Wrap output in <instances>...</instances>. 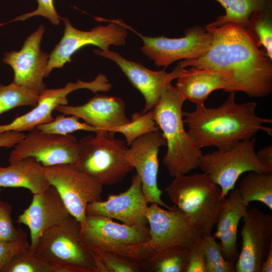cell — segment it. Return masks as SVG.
Wrapping results in <instances>:
<instances>
[{"mask_svg":"<svg viewBox=\"0 0 272 272\" xmlns=\"http://www.w3.org/2000/svg\"><path fill=\"white\" fill-rule=\"evenodd\" d=\"M240 253L235 263L236 272H260L272 246V216L253 208L243 216Z\"/></svg>","mask_w":272,"mask_h":272,"instance_id":"obj_15","label":"cell"},{"mask_svg":"<svg viewBox=\"0 0 272 272\" xmlns=\"http://www.w3.org/2000/svg\"><path fill=\"white\" fill-rule=\"evenodd\" d=\"M22 132L14 130L0 133V147L11 148L14 147L25 137Z\"/></svg>","mask_w":272,"mask_h":272,"instance_id":"obj_40","label":"cell"},{"mask_svg":"<svg viewBox=\"0 0 272 272\" xmlns=\"http://www.w3.org/2000/svg\"><path fill=\"white\" fill-rule=\"evenodd\" d=\"M185 272H208L203 246L202 236L190 248Z\"/></svg>","mask_w":272,"mask_h":272,"instance_id":"obj_39","label":"cell"},{"mask_svg":"<svg viewBox=\"0 0 272 272\" xmlns=\"http://www.w3.org/2000/svg\"><path fill=\"white\" fill-rule=\"evenodd\" d=\"M256 139L240 141L223 150L203 154L198 167L221 188L225 198L243 173L256 171L272 173V168L261 162L255 151Z\"/></svg>","mask_w":272,"mask_h":272,"instance_id":"obj_7","label":"cell"},{"mask_svg":"<svg viewBox=\"0 0 272 272\" xmlns=\"http://www.w3.org/2000/svg\"><path fill=\"white\" fill-rule=\"evenodd\" d=\"M38 2L37 8L29 13H26L11 20L8 23L0 24L2 26L7 23H12L18 21H24L28 18L36 16H41L48 19L54 25L57 26L61 20L56 12L54 6V0H37Z\"/></svg>","mask_w":272,"mask_h":272,"instance_id":"obj_37","label":"cell"},{"mask_svg":"<svg viewBox=\"0 0 272 272\" xmlns=\"http://www.w3.org/2000/svg\"><path fill=\"white\" fill-rule=\"evenodd\" d=\"M58 115L50 122L38 124L36 128L43 132L58 134H69L78 130L97 133L99 130L93 126L79 121V118L74 115ZM104 131V130H103Z\"/></svg>","mask_w":272,"mask_h":272,"instance_id":"obj_34","label":"cell"},{"mask_svg":"<svg viewBox=\"0 0 272 272\" xmlns=\"http://www.w3.org/2000/svg\"><path fill=\"white\" fill-rule=\"evenodd\" d=\"M12 211L10 204L0 199V241L12 242L27 235L23 229L14 227L11 216Z\"/></svg>","mask_w":272,"mask_h":272,"instance_id":"obj_36","label":"cell"},{"mask_svg":"<svg viewBox=\"0 0 272 272\" xmlns=\"http://www.w3.org/2000/svg\"><path fill=\"white\" fill-rule=\"evenodd\" d=\"M185 100L171 83L164 90L153 109L154 120L167 147L162 162L173 178L198 167L203 155L184 127L182 106Z\"/></svg>","mask_w":272,"mask_h":272,"instance_id":"obj_3","label":"cell"},{"mask_svg":"<svg viewBox=\"0 0 272 272\" xmlns=\"http://www.w3.org/2000/svg\"><path fill=\"white\" fill-rule=\"evenodd\" d=\"M50 185L42 165L28 157L0 166L1 187H23L35 194L43 192Z\"/></svg>","mask_w":272,"mask_h":272,"instance_id":"obj_24","label":"cell"},{"mask_svg":"<svg viewBox=\"0 0 272 272\" xmlns=\"http://www.w3.org/2000/svg\"><path fill=\"white\" fill-rule=\"evenodd\" d=\"M44 30L41 25L26 39L19 51L6 52L3 59L13 70V82L38 95L46 89L43 78L49 55L40 49Z\"/></svg>","mask_w":272,"mask_h":272,"instance_id":"obj_14","label":"cell"},{"mask_svg":"<svg viewBox=\"0 0 272 272\" xmlns=\"http://www.w3.org/2000/svg\"><path fill=\"white\" fill-rule=\"evenodd\" d=\"M94 52L113 60L131 85L142 94L145 101L141 111L143 113L154 108L165 88L180 75V68L178 66L170 73L166 72L165 68L160 71H153L140 63L126 59L116 52L100 49H95Z\"/></svg>","mask_w":272,"mask_h":272,"instance_id":"obj_18","label":"cell"},{"mask_svg":"<svg viewBox=\"0 0 272 272\" xmlns=\"http://www.w3.org/2000/svg\"><path fill=\"white\" fill-rule=\"evenodd\" d=\"M86 227L80 235L116 244H137L149 241V232L119 224L101 215H86Z\"/></svg>","mask_w":272,"mask_h":272,"instance_id":"obj_23","label":"cell"},{"mask_svg":"<svg viewBox=\"0 0 272 272\" xmlns=\"http://www.w3.org/2000/svg\"><path fill=\"white\" fill-rule=\"evenodd\" d=\"M146 218L149 225V240L153 250L173 246L191 248L203 234L187 221L176 208L164 209L156 203L148 206Z\"/></svg>","mask_w":272,"mask_h":272,"instance_id":"obj_13","label":"cell"},{"mask_svg":"<svg viewBox=\"0 0 272 272\" xmlns=\"http://www.w3.org/2000/svg\"><path fill=\"white\" fill-rule=\"evenodd\" d=\"M189 249L173 246L153 250L147 260L149 271L185 272Z\"/></svg>","mask_w":272,"mask_h":272,"instance_id":"obj_28","label":"cell"},{"mask_svg":"<svg viewBox=\"0 0 272 272\" xmlns=\"http://www.w3.org/2000/svg\"><path fill=\"white\" fill-rule=\"evenodd\" d=\"M81 225L71 215L46 230L34 252L62 272H96L91 256L81 239Z\"/></svg>","mask_w":272,"mask_h":272,"instance_id":"obj_6","label":"cell"},{"mask_svg":"<svg viewBox=\"0 0 272 272\" xmlns=\"http://www.w3.org/2000/svg\"><path fill=\"white\" fill-rule=\"evenodd\" d=\"M256 155L261 162L272 168V145L261 149L256 152Z\"/></svg>","mask_w":272,"mask_h":272,"instance_id":"obj_41","label":"cell"},{"mask_svg":"<svg viewBox=\"0 0 272 272\" xmlns=\"http://www.w3.org/2000/svg\"><path fill=\"white\" fill-rule=\"evenodd\" d=\"M14 148L10 154L9 163L31 157L44 167L61 164L75 165L78 157L79 143L70 134L46 133L36 128L29 131Z\"/></svg>","mask_w":272,"mask_h":272,"instance_id":"obj_11","label":"cell"},{"mask_svg":"<svg viewBox=\"0 0 272 272\" xmlns=\"http://www.w3.org/2000/svg\"><path fill=\"white\" fill-rule=\"evenodd\" d=\"M225 198L218 220L215 238L220 240L225 258L235 265L238 259L237 230L239 222L248 210L242 200L239 188L234 187Z\"/></svg>","mask_w":272,"mask_h":272,"instance_id":"obj_21","label":"cell"},{"mask_svg":"<svg viewBox=\"0 0 272 272\" xmlns=\"http://www.w3.org/2000/svg\"><path fill=\"white\" fill-rule=\"evenodd\" d=\"M81 239L88 251L107 252L146 266L153 250L147 242L137 244H116L105 242L81 235Z\"/></svg>","mask_w":272,"mask_h":272,"instance_id":"obj_25","label":"cell"},{"mask_svg":"<svg viewBox=\"0 0 272 272\" xmlns=\"http://www.w3.org/2000/svg\"><path fill=\"white\" fill-rule=\"evenodd\" d=\"M112 88L106 76L100 74L91 82L79 79L76 83L69 82L62 88L45 89L39 95L37 105L29 112L15 118L11 122L0 125V133L14 130L31 131L37 125L52 121V113L58 105H67V95L80 89H87L94 93L107 92Z\"/></svg>","mask_w":272,"mask_h":272,"instance_id":"obj_12","label":"cell"},{"mask_svg":"<svg viewBox=\"0 0 272 272\" xmlns=\"http://www.w3.org/2000/svg\"><path fill=\"white\" fill-rule=\"evenodd\" d=\"M88 251L94 263L96 272L148 271L146 266L115 255L98 251Z\"/></svg>","mask_w":272,"mask_h":272,"instance_id":"obj_32","label":"cell"},{"mask_svg":"<svg viewBox=\"0 0 272 272\" xmlns=\"http://www.w3.org/2000/svg\"><path fill=\"white\" fill-rule=\"evenodd\" d=\"M55 111L74 115L99 130L111 131L130 121L125 113V104L120 97L96 94L81 105H58Z\"/></svg>","mask_w":272,"mask_h":272,"instance_id":"obj_20","label":"cell"},{"mask_svg":"<svg viewBox=\"0 0 272 272\" xmlns=\"http://www.w3.org/2000/svg\"><path fill=\"white\" fill-rule=\"evenodd\" d=\"M4 272H62L57 267L45 261L29 248L16 255Z\"/></svg>","mask_w":272,"mask_h":272,"instance_id":"obj_33","label":"cell"},{"mask_svg":"<svg viewBox=\"0 0 272 272\" xmlns=\"http://www.w3.org/2000/svg\"><path fill=\"white\" fill-rule=\"evenodd\" d=\"M104 130L78 141L79 152L75 166L104 185L121 182L134 168L125 141Z\"/></svg>","mask_w":272,"mask_h":272,"instance_id":"obj_5","label":"cell"},{"mask_svg":"<svg viewBox=\"0 0 272 272\" xmlns=\"http://www.w3.org/2000/svg\"><path fill=\"white\" fill-rule=\"evenodd\" d=\"M50 185L57 190L69 212L81 225L86 227L88 204L102 200L103 185L74 165L61 164L44 167Z\"/></svg>","mask_w":272,"mask_h":272,"instance_id":"obj_8","label":"cell"},{"mask_svg":"<svg viewBox=\"0 0 272 272\" xmlns=\"http://www.w3.org/2000/svg\"><path fill=\"white\" fill-rule=\"evenodd\" d=\"M38 96L13 82L8 85L0 83V115L19 106L35 107Z\"/></svg>","mask_w":272,"mask_h":272,"instance_id":"obj_31","label":"cell"},{"mask_svg":"<svg viewBox=\"0 0 272 272\" xmlns=\"http://www.w3.org/2000/svg\"><path fill=\"white\" fill-rule=\"evenodd\" d=\"M235 94L230 92L217 107L209 108L201 103L196 104L192 111H183L187 131L199 149L213 146L226 150L261 131L272 135V128L264 125L272 123V119L256 114L255 102L237 103Z\"/></svg>","mask_w":272,"mask_h":272,"instance_id":"obj_2","label":"cell"},{"mask_svg":"<svg viewBox=\"0 0 272 272\" xmlns=\"http://www.w3.org/2000/svg\"><path fill=\"white\" fill-rule=\"evenodd\" d=\"M272 271V246L270 247L267 255L264 260L260 272Z\"/></svg>","mask_w":272,"mask_h":272,"instance_id":"obj_42","label":"cell"},{"mask_svg":"<svg viewBox=\"0 0 272 272\" xmlns=\"http://www.w3.org/2000/svg\"><path fill=\"white\" fill-rule=\"evenodd\" d=\"M239 189L246 205L252 201H259L272 210L271 173L249 172L241 181Z\"/></svg>","mask_w":272,"mask_h":272,"instance_id":"obj_26","label":"cell"},{"mask_svg":"<svg viewBox=\"0 0 272 272\" xmlns=\"http://www.w3.org/2000/svg\"><path fill=\"white\" fill-rule=\"evenodd\" d=\"M138 34L143 41L141 50L157 66L167 67L180 59L197 58L209 49L213 39L211 32L205 27L194 26L186 29L180 38L163 36L152 37Z\"/></svg>","mask_w":272,"mask_h":272,"instance_id":"obj_10","label":"cell"},{"mask_svg":"<svg viewBox=\"0 0 272 272\" xmlns=\"http://www.w3.org/2000/svg\"><path fill=\"white\" fill-rule=\"evenodd\" d=\"M27 236L12 242L0 241V272H4L14 257L29 248Z\"/></svg>","mask_w":272,"mask_h":272,"instance_id":"obj_38","label":"cell"},{"mask_svg":"<svg viewBox=\"0 0 272 272\" xmlns=\"http://www.w3.org/2000/svg\"><path fill=\"white\" fill-rule=\"evenodd\" d=\"M166 145L160 130L151 132L132 143L129 148V157L141 180L142 190L148 203L172 210L175 206L170 207L162 199V190L158 185V154L160 148Z\"/></svg>","mask_w":272,"mask_h":272,"instance_id":"obj_17","label":"cell"},{"mask_svg":"<svg viewBox=\"0 0 272 272\" xmlns=\"http://www.w3.org/2000/svg\"><path fill=\"white\" fill-rule=\"evenodd\" d=\"M165 191L191 225L203 235L211 234L225 198L221 187L207 174L177 176Z\"/></svg>","mask_w":272,"mask_h":272,"instance_id":"obj_4","label":"cell"},{"mask_svg":"<svg viewBox=\"0 0 272 272\" xmlns=\"http://www.w3.org/2000/svg\"><path fill=\"white\" fill-rule=\"evenodd\" d=\"M212 34L209 49L201 56L180 61V68L190 66L219 73L229 80L231 92L261 98L272 92V59L259 49L244 28L234 23L205 26Z\"/></svg>","mask_w":272,"mask_h":272,"instance_id":"obj_1","label":"cell"},{"mask_svg":"<svg viewBox=\"0 0 272 272\" xmlns=\"http://www.w3.org/2000/svg\"><path fill=\"white\" fill-rule=\"evenodd\" d=\"M1 192V187H0V193Z\"/></svg>","mask_w":272,"mask_h":272,"instance_id":"obj_43","label":"cell"},{"mask_svg":"<svg viewBox=\"0 0 272 272\" xmlns=\"http://www.w3.org/2000/svg\"><path fill=\"white\" fill-rule=\"evenodd\" d=\"M259 47L263 46L272 59V3L254 12L245 28Z\"/></svg>","mask_w":272,"mask_h":272,"instance_id":"obj_29","label":"cell"},{"mask_svg":"<svg viewBox=\"0 0 272 272\" xmlns=\"http://www.w3.org/2000/svg\"><path fill=\"white\" fill-rule=\"evenodd\" d=\"M225 9V14L220 16L207 26L219 27L228 23H234L245 29L251 15L267 5L272 0H215Z\"/></svg>","mask_w":272,"mask_h":272,"instance_id":"obj_27","label":"cell"},{"mask_svg":"<svg viewBox=\"0 0 272 272\" xmlns=\"http://www.w3.org/2000/svg\"><path fill=\"white\" fill-rule=\"evenodd\" d=\"M148 203L141 180L136 174L132 176L130 185L126 190L119 194H109L105 201L88 204L86 214L116 219L127 225L149 232L145 216Z\"/></svg>","mask_w":272,"mask_h":272,"instance_id":"obj_16","label":"cell"},{"mask_svg":"<svg viewBox=\"0 0 272 272\" xmlns=\"http://www.w3.org/2000/svg\"><path fill=\"white\" fill-rule=\"evenodd\" d=\"M159 130L154 120L153 109L146 113L135 112L131 117L130 121L117 127L111 131L120 133L125 138V142L130 146L138 138L147 133Z\"/></svg>","mask_w":272,"mask_h":272,"instance_id":"obj_30","label":"cell"},{"mask_svg":"<svg viewBox=\"0 0 272 272\" xmlns=\"http://www.w3.org/2000/svg\"><path fill=\"white\" fill-rule=\"evenodd\" d=\"M176 87L185 100L196 104L204 103L213 92L222 89L231 92V86L224 75L215 72L190 67L180 68Z\"/></svg>","mask_w":272,"mask_h":272,"instance_id":"obj_22","label":"cell"},{"mask_svg":"<svg viewBox=\"0 0 272 272\" xmlns=\"http://www.w3.org/2000/svg\"><path fill=\"white\" fill-rule=\"evenodd\" d=\"M71 216L57 190L50 185L43 192L33 194L30 205L18 217L17 222L28 227L29 249L34 252L43 234Z\"/></svg>","mask_w":272,"mask_h":272,"instance_id":"obj_19","label":"cell"},{"mask_svg":"<svg viewBox=\"0 0 272 272\" xmlns=\"http://www.w3.org/2000/svg\"><path fill=\"white\" fill-rule=\"evenodd\" d=\"M205 257L208 272H234L235 264L223 256L221 244L211 234L202 235Z\"/></svg>","mask_w":272,"mask_h":272,"instance_id":"obj_35","label":"cell"},{"mask_svg":"<svg viewBox=\"0 0 272 272\" xmlns=\"http://www.w3.org/2000/svg\"><path fill=\"white\" fill-rule=\"evenodd\" d=\"M65 28L63 35L49 55L45 77L53 69L61 68L71 62L72 55L81 48L93 45L107 51L111 45L122 46L127 32L123 23L114 20L106 26L99 25L90 31H82L73 26L69 20L62 18Z\"/></svg>","mask_w":272,"mask_h":272,"instance_id":"obj_9","label":"cell"}]
</instances>
